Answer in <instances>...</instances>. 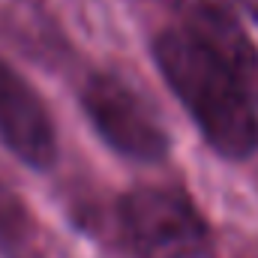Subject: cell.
I'll return each instance as SVG.
<instances>
[{
	"label": "cell",
	"instance_id": "obj_1",
	"mask_svg": "<svg viewBox=\"0 0 258 258\" xmlns=\"http://www.w3.org/2000/svg\"><path fill=\"white\" fill-rule=\"evenodd\" d=\"M153 57L171 93L183 102L195 126L219 156L249 159L255 153V99L231 66L183 30H165L153 42Z\"/></svg>",
	"mask_w": 258,
	"mask_h": 258
},
{
	"label": "cell",
	"instance_id": "obj_2",
	"mask_svg": "<svg viewBox=\"0 0 258 258\" xmlns=\"http://www.w3.org/2000/svg\"><path fill=\"white\" fill-rule=\"evenodd\" d=\"M120 219L138 258H213L204 219L174 189H132L120 201Z\"/></svg>",
	"mask_w": 258,
	"mask_h": 258
},
{
	"label": "cell",
	"instance_id": "obj_3",
	"mask_svg": "<svg viewBox=\"0 0 258 258\" xmlns=\"http://www.w3.org/2000/svg\"><path fill=\"white\" fill-rule=\"evenodd\" d=\"M81 108L99 138L120 156L138 162H159L168 153V132L150 102L123 78L96 72L81 90Z\"/></svg>",
	"mask_w": 258,
	"mask_h": 258
},
{
	"label": "cell",
	"instance_id": "obj_4",
	"mask_svg": "<svg viewBox=\"0 0 258 258\" xmlns=\"http://www.w3.org/2000/svg\"><path fill=\"white\" fill-rule=\"evenodd\" d=\"M0 141L30 168H51L57 159L54 123L39 93L0 60Z\"/></svg>",
	"mask_w": 258,
	"mask_h": 258
},
{
	"label": "cell",
	"instance_id": "obj_5",
	"mask_svg": "<svg viewBox=\"0 0 258 258\" xmlns=\"http://www.w3.org/2000/svg\"><path fill=\"white\" fill-rule=\"evenodd\" d=\"M180 30L228 63L255 93L258 90V48L249 42L243 24L225 0H174Z\"/></svg>",
	"mask_w": 258,
	"mask_h": 258
},
{
	"label": "cell",
	"instance_id": "obj_6",
	"mask_svg": "<svg viewBox=\"0 0 258 258\" xmlns=\"http://www.w3.org/2000/svg\"><path fill=\"white\" fill-rule=\"evenodd\" d=\"M0 258H45L33 213L3 183H0Z\"/></svg>",
	"mask_w": 258,
	"mask_h": 258
},
{
	"label": "cell",
	"instance_id": "obj_7",
	"mask_svg": "<svg viewBox=\"0 0 258 258\" xmlns=\"http://www.w3.org/2000/svg\"><path fill=\"white\" fill-rule=\"evenodd\" d=\"M243 12H249V18H255L258 21V0H234Z\"/></svg>",
	"mask_w": 258,
	"mask_h": 258
}]
</instances>
